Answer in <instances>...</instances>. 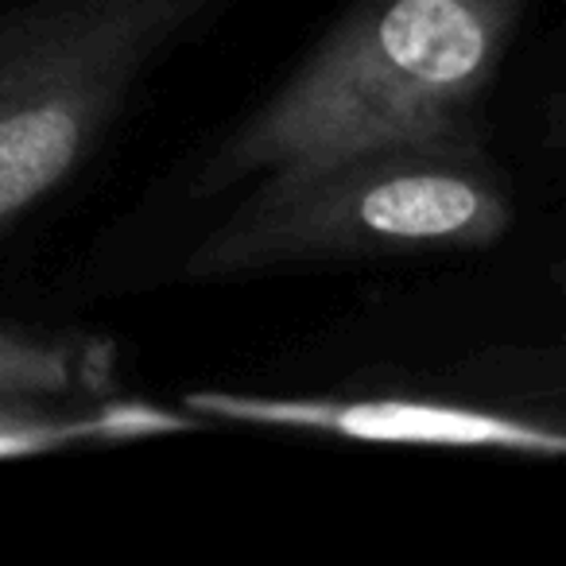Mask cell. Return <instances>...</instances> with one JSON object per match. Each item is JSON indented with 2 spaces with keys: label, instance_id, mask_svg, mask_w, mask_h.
Masks as SVG:
<instances>
[{
  "label": "cell",
  "instance_id": "obj_6",
  "mask_svg": "<svg viewBox=\"0 0 566 566\" xmlns=\"http://www.w3.org/2000/svg\"><path fill=\"white\" fill-rule=\"evenodd\" d=\"M113 377V349L74 334L0 323V392L102 396Z\"/></svg>",
  "mask_w": 566,
  "mask_h": 566
},
{
  "label": "cell",
  "instance_id": "obj_2",
  "mask_svg": "<svg viewBox=\"0 0 566 566\" xmlns=\"http://www.w3.org/2000/svg\"><path fill=\"white\" fill-rule=\"evenodd\" d=\"M252 179L256 187L187 252V280L485 252L516 226L512 182L481 140L357 144Z\"/></svg>",
  "mask_w": 566,
  "mask_h": 566
},
{
  "label": "cell",
  "instance_id": "obj_1",
  "mask_svg": "<svg viewBox=\"0 0 566 566\" xmlns=\"http://www.w3.org/2000/svg\"><path fill=\"white\" fill-rule=\"evenodd\" d=\"M532 0H354L218 144L198 195L357 144L481 140V113Z\"/></svg>",
  "mask_w": 566,
  "mask_h": 566
},
{
  "label": "cell",
  "instance_id": "obj_3",
  "mask_svg": "<svg viewBox=\"0 0 566 566\" xmlns=\"http://www.w3.org/2000/svg\"><path fill=\"white\" fill-rule=\"evenodd\" d=\"M229 0H24L0 9V241L51 202L148 71Z\"/></svg>",
  "mask_w": 566,
  "mask_h": 566
},
{
  "label": "cell",
  "instance_id": "obj_5",
  "mask_svg": "<svg viewBox=\"0 0 566 566\" xmlns=\"http://www.w3.org/2000/svg\"><path fill=\"white\" fill-rule=\"evenodd\" d=\"M187 408L148 400H90V396L0 392V462L48 458L82 447H120L167 434L202 431Z\"/></svg>",
  "mask_w": 566,
  "mask_h": 566
},
{
  "label": "cell",
  "instance_id": "obj_4",
  "mask_svg": "<svg viewBox=\"0 0 566 566\" xmlns=\"http://www.w3.org/2000/svg\"><path fill=\"white\" fill-rule=\"evenodd\" d=\"M182 408L202 423L256 427V431L318 434L369 447H416V450H478L512 458H563L566 434L539 419L485 403L439 400V396H275L237 392V388H195Z\"/></svg>",
  "mask_w": 566,
  "mask_h": 566
}]
</instances>
